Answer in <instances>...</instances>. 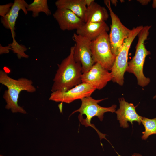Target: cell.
<instances>
[{
  "label": "cell",
  "instance_id": "6da1fadb",
  "mask_svg": "<svg viewBox=\"0 0 156 156\" xmlns=\"http://www.w3.org/2000/svg\"><path fill=\"white\" fill-rule=\"evenodd\" d=\"M74 46L70 48V53L60 64L53 80L52 92H66L81 83L82 74L81 65L74 58Z\"/></svg>",
  "mask_w": 156,
  "mask_h": 156
},
{
  "label": "cell",
  "instance_id": "7a4b0ae2",
  "mask_svg": "<svg viewBox=\"0 0 156 156\" xmlns=\"http://www.w3.org/2000/svg\"><path fill=\"white\" fill-rule=\"evenodd\" d=\"M0 83L6 86L8 90L4 92L3 97L7 104L5 108L10 109L12 113L19 112L26 114V111L18 104V99L20 92L23 90L29 93L36 91L31 80L21 77L14 79L9 77L7 73L2 70L0 71Z\"/></svg>",
  "mask_w": 156,
  "mask_h": 156
},
{
  "label": "cell",
  "instance_id": "3957f363",
  "mask_svg": "<svg viewBox=\"0 0 156 156\" xmlns=\"http://www.w3.org/2000/svg\"><path fill=\"white\" fill-rule=\"evenodd\" d=\"M151 27V26L143 27L138 34L135 53L132 59L128 62L126 71L134 74L137 78L138 85L142 87L147 85L150 82V78L144 76L143 70L146 57L151 54L146 48L144 42L147 39Z\"/></svg>",
  "mask_w": 156,
  "mask_h": 156
},
{
  "label": "cell",
  "instance_id": "277c9868",
  "mask_svg": "<svg viewBox=\"0 0 156 156\" xmlns=\"http://www.w3.org/2000/svg\"><path fill=\"white\" fill-rule=\"evenodd\" d=\"M103 99L96 100L90 96L84 97L81 99V104L80 108L74 111L71 114L77 112L80 114L78 116L79 119L81 124L86 127L90 126L93 128L97 132L100 139H106V134L100 132L95 127L93 124H92L91 121L92 119L95 116H97L101 121H102L104 117V114L107 112H115L116 105H113L109 107H103L98 104V103L106 99Z\"/></svg>",
  "mask_w": 156,
  "mask_h": 156
},
{
  "label": "cell",
  "instance_id": "5b68a950",
  "mask_svg": "<svg viewBox=\"0 0 156 156\" xmlns=\"http://www.w3.org/2000/svg\"><path fill=\"white\" fill-rule=\"evenodd\" d=\"M143 27L141 25L131 29L129 36L124 41L121 50L116 57L111 70L112 80L120 86H122L124 83V75L128 66L129 49L133 40Z\"/></svg>",
  "mask_w": 156,
  "mask_h": 156
},
{
  "label": "cell",
  "instance_id": "8992f818",
  "mask_svg": "<svg viewBox=\"0 0 156 156\" xmlns=\"http://www.w3.org/2000/svg\"><path fill=\"white\" fill-rule=\"evenodd\" d=\"M91 48L94 62L99 63L108 71L111 70L116 56L112 52L107 32L103 33L92 41Z\"/></svg>",
  "mask_w": 156,
  "mask_h": 156
},
{
  "label": "cell",
  "instance_id": "52a82bcc",
  "mask_svg": "<svg viewBox=\"0 0 156 156\" xmlns=\"http://www.w3.org/2000/svg\"><path fill=\"white\" fill-rule=\"evenodd\" d=\"M108 9L111 19L109 38L112 53L116 56L121 50L125 40L128 37L131 30L125 26L118 16L113 11L110 0H104Z\"/></svg>",
  "mask_w": 156,
  "mask_h": 156
},
{
  "label": "cell",
  "instance_id": "ba28073f",
  "mask_svg": "<svg viewBox=\"0 0 156 156\" xmlns=\"http://www.w3.org/2000/svg\"><path fill=\"white\" fill-rule=\"evenodd\" d=\"M72 38L75 42L73 55L74 60L81 63L82 73L86 72L95 63L91 48L92 41L76 33L73 34Z\"/></svg>",
  "mask_w": 156,
  "mask_h": 156
},
{
  "label": "cell",
  "instance_id": "9c48e42d",
  "mask_svg": "<svg viewBox=\"0 0 156 156\" xmlns=\"http://www.w3.org/2000/svg\"><path fill=\"white\" fill-rule=\"evenodd\" d=\"M95 90L89 85L82 83L66 92H52L49 99L69 104L75 100L90 96Z\"/></svg>",
  "mask_w": 156,
  "mask_h": 156
},
{
  "label": "cell",
  "instance_id": "30bf717a",
  "mask_svg": "<svg viewBox=\"0 0 156 156\" xmlns=\"http://www.w3.org/2000/svg\"><path fill=\"white\" fill-rule=\"evenodd\" d=\"M112 79L111 73L98 63H95L89 70L82 73L81 77L82 83L96 90L103 89Z\"/></svg>",
  "mask_w": 156,
  "mask_h": 156
},
{
  "label": "cell",
  "instance_id": "8fae6325",
  "mask_svg": "<svg viewBox=\"0 0 156 156\" xmlns=\"http://www.w3.org/2000/svg\"><path fill=\"white\" fill-rule=\"evenodd\" d=\"M53 16L63 31L77 30L85 23L72 12L64 8H57Z\"/></svg>",
  "mask_w": 156,
  "mask_h": 156
},
{
  "label": "cell",
  "instance_id": "7c38bea8",
  "mask_svg": "<svg viewBox=\"0 0 156 156\" xmlns=\"http://www.w3.org/2000/svg\"><path fill=\"white\" fill-rule=\"evenodd\" d=\"M119 108L116 111L117 120L119 121L120 126L124 128L129 127L128 121L132 125L133 121H136L139 125L142 122L143 117L138 114L134 106L132 103H129L123 98L119 99Z\"/></svg>",
  "mask_w": 156,
  "mask_h": 156
},
{
  "label": "cell",
  "instance_id": "4fadbf2b",
  "mask_svg": "<svg viewBox=\"0 0 156 156\" xmlns=\"http://www.w3.org/2000/svg\"><path fill=\"white\" fill-rule=\"evenodd\" d=\"M24 0H15L9 12L4 17H1V23L6 29L10 30L13 39H15V25L19 12L22 10L25 14H27L28 5Z\"/></svg>",
  "mask_w": 156,
  "mask_h": 156
},
{
  "label": "cell",
  "instance_id": "5bb4252c",
  "mask_svg": "<svg viewBox=\"0 0 156 156\" xmlns=\"http://www.w3.org/2000/svg\"><path fill=\"white\" fill-rule=\"evenodd\" d=\"M109 30V28L105 22L84 23L76 30V33L92 41L103 33Z\"/></svg>",
  "mask_w": 156,
  "mask_h": 156
},
{
  "label": "cell",
  "instance_id": "9a60e30c",
  "mask_svg": "<svg viewBox=\"0 0 156 156\" xmlns=\"http://www.w3.org/2000/svg\"><path fill=\"white\" fill-rule=\"evenodd\" d=\"M109 17V15L106 8L94 1L87 7L84 21L85 23H100L105 22Z\"/></svg>",
  "mask_w": 156,
  "mask_h": 156
},
{
  "label": "cell",
  "instance_id": "2e32d148",
  "mask_svg": "<svg viewBox=\"0 0 156 156\" xmlns=\"http://www.w3.org/2000/svg\"><path fill=\"white\" fill-rule=\"evenodd\" d=\"M55 4L57 8L68 10L84 21L87 8L84 0H58L55 2Z\"/></svg>",
  "mask_w": 156,
  "mask_h": 156
},
{
  "label": "cell",
  "instance_id": "e0dca14e",
  "mask_svg": "<svg viewBox=\"0 0 156 156\" xmlns=\"http://www.w3.org/2000/svg\"><path fill=\"white\" fill-rule=\"evenodd\" d=\"M27 10L32 12V16L34 18L38 16L41 12L44 13L47 16L50 15L51 14L47 0H34L31 3L28 4Z\"/></svg>",
  "mask_w": 156,
  "mask_h": 156
},
{
  "label": "cell",
  "instance_id": "ac0fdd59",
  "mask_svg": "<svg viewBox=\"0 0 156 156\" xmlns=\"http://www.w3.org/2000/svg\"><path fill=\"white\" fill-rule=\"evenodd\" d=\"M142 123L145 129V131L142 132V139L146 140L150 135L156 134V117L151 119L143 117Z\"/></svg>",
  "mask_w": 156,
  "mask_h": 156
},
{
  "label": "cell",
  "instance_id": "d6986e66",
  "mask_svg": "<svg viewBox=\"0 0 156 156\" xmlns=\"http://www.w3.org/2000/svg\"><path fill=\"white\" fill-rule=\"evenodd\" d=\"M10 44L12 48L11 50L13 53L16 54L18 58L20 59L23 57L27 58H28L29 56L25 53L27 49L25 46L19 44L16 41L15 39L13 40L12 42Z\"/></svg>",
  "mask_w": 156,
  "mask_h": 156
},
{
  "label": "cell",
  "instance_id": "ffe728a7",
  "mask_svg": "<svg viewBox=\"0 0 156 156\" xmlns=\"http://www.w3.org/2000/svg\"><path fill=\"white\" fill-rule=\"evenodd\" d=\"M13 3H10L4 5H0V16L4 17L10 10Z\"/></svg>",
  "mask_w": 156,
  "mask_h": 156
},
{
  "label": "cell",
  "instance_id": "44dd1931",
  "mask_svg": "<svg viewBox=\"0 0 156 156\" xmlns=\"http://www.w3.org/2000/svg\"><path fill=\"white\" fill-rule=\"evenodd\" d=\"M0 54L3 53H8L9 52L10 49H12V48L10 44H9L8 46L3 47L1 44L0 45Z\"/></svg>",
  "mask_w": 156,
  "mask_h": 156
},
{
  "label": "cell",
  "instance_id": "7402d4cb",
  "mask_svg": "<svg viewBox=\"0 0 156 156\" xmlns=\"http://www.w3.org/2000/svg\"><path fill=\"white\" fill-rule=\"evenodd\" d=\"M85 3L87 7L90 6L94 1V0H84Z\"/></svg>",
  "mask_w": 156,
  "mask_h": 156
},
{
  "label": "cell",
  "instance_id": "603a6c76",
  "mask_svg": "<svg viewBox=\"0 0 156 156\" xmlns=\"http://www.w3.org/2000/svg\"><path fill=\"white\" fill-rule=\"evenodd\" d=\"M138 1L140 2L142 5H145L147 4L149 2L150 0H138Z\"/></svg>",
  "mask_w": 156,
  "mask_h": 156
},
{
  "label": "cell",
  "instance_id": "cb8c5ba5",
  "mask_svg": "<svg viewBox=\"0 0 156 156\" xmlns=\"http://www.w3.org/2000/svg\"><path fill=\"white\" fill-rule=\"evenodd\" d=\"M152 7L154 8H156V0H153Z\"/></svg>",
  "mask_w": 156,
  "mask_h": 156
},
{
  "label": "cell",
  "instance_id": "d4e9b609",
  "mask_svg": "<svg viewBox=\"0 0 156 156\" xmlns=\"http://www.w3.org/2000/svg\"><path fill=\"white\" fill-rule=\"evenodd\" d=\"M132 156H142V155L138 153H135L132 155Z\"/></svg>",
  "mask_w": 156,
  "mask_h": 156
},
{
  "label": "cell",
  "instance_id": "484cf974",
  "mask_svg": "<svg viewBox=\"0 0 156 156\" xmlns=\"http://www.w3.org/2000/svg\"><path fill=\"white\" fill-rule=\"evenodd\" d=\"M156 98V94L154 96L153 99H155Z\"/></svg>",
  "mask_w": 156,
  "mask_h": 156
},
{
  "label": "cell",
  "instance_id": "4316f807",
  "mask_svg": "<svg viewBox=\"0 0 156 156\" xmlns=\"http://www.w3.org/2000/svg\"><path fill=\"white\" fill-rule=\"evenodd\" d=\"M0 156H2L1 155H0Z\"/></svg>",
  "mask_w": 156,
  "mask_h": 156
}]
</instances>
